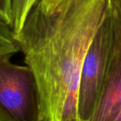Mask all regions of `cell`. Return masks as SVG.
Here are the masks:
<instances>
[{
    "mask_svg": "<svg viewBox=\"0 0 121 121\" xmlns=\"http://www.w3.org/2000/svg\"><path fill=\"white\" fill-rule=\"evenodd\" d=\"M114 38L111 8L98 28L83 61L78 91L81 121H92L107 73Z\"/></svg>",
    "mask_w": 121,
    "mask_h": 121,
    "instance_id": "2",
    "label": "cell"
},
{
    "mask_svg": "<svg viewBox=\"0 0 121 121\" xmlns=\"http://www.w3.org/2000/svg\"><path fill=\"white\" fill-rule=\"evenodd\" d=\"M39 0H12V27L14 35L22 29L26 18Z\"/></svg>",
    "mask_w": 121,
    "mask_h": 121,
    "instance_id": "5",
    "label": "cell"
},
{
    "mask_svg": "<svg viewBox=\"0 0 121 121\" xmlns=\"http://www.w3.org/2000/svg\"><path fill=\"white\" fill-rule=\"evenodd\" d=\"M111 11L121 31V0H110Z\"/></svg>",
    "mask_w": 121,
    "mask_h": 121,
    "instance_id": "7",
    "label": "cell"
},
{
    "mask_svg": "<svg viewBox=\"0 0 121 121\" xmlns=\"http://www.w3.org/2000/svg\"><path fill=\"white\" fill-rule=\"evenodd\" d=\"M60 2L61 0H39L38 4L43 9L49 11L55 9Z\"/></svg>",
    "mask_w": 121,
    "mask_h": 121,
    "instance_id": "8",
    "label": "cell"
},
{
    "mask_svg": "<svg viewBox=\"0 0 121 121\" xmlns=\"http://www.w3.org/2000/svg\"><path fill=\"white\" fill-rule=\"evenodd\" d=\"M0 17L11 26V23H12V0H0Z\"/></svg>",
    "mask_w": 121,
    "mask_h": 121,
    "instance_id": "6",
    "label": "cell"
},
{
    "mask_svg": "<svg viewBox=\"0 0 121 121\" xmlns=\"http://www.w3.org/2000/svg\"><path fill=\"white\" fill-rule=\"evenodd\" d=\"M113 18L114 38L112 52L92 121H121V31L114 15Z\"/></svg>",
    "mask_w": 121,
    "mask_h": 121,
    "instance_id": "4",
    "label": "cell"
},
{
    "mask_svg": "<svg viewBox=\"0 0 121 121\" xmlns=\"http://www.w3.org/2000/svg\"><path fill=\"white\" fill-rule=\"evenodd\" d=\"M109 8L110 0H61L49 11L37 3L15 35L37 82L42 121H81V67Z\"/></svg>",
    "mask_w": 121,
    "mask_h": 121,
    "instance_id": "1",
    "label": "cell"
},
{
    "mask_svg": "<svg viewBox=\"0 0 121 121\" xmlns=\"http://www.w3.org/2000/svg\"><path fill=\"white\" fill-rule=\"evenodd\" d=\"M0 57V121H42L35 77L27 66Z\"/></svg>",
    "mask_w": 121,
    "mask_h": 121,
    "instance_id": "3",
    "label": "cell"
}]
</instances>
